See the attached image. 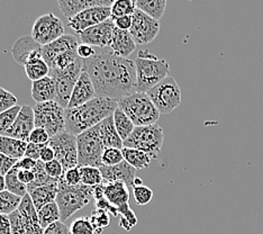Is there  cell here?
Returning <instances> with one entry per match:
<instances>
[{
  "label": "cell",
  "instance_id": "f1b7e54d",
  "mask_svg": "<svg viewBox=\"0 0 263 234\" xmlns=\"http://www.w3.org/2000/svg\"><path fill=\"white\" fill-rule=\"evenodd\" d=\"M122 152L124 155V160L136 170H143L148 168L151 165L153 158L147 153L139 151V150L135 149H128V148H123Z\"/></svg>",
  "mask_w": 263,
  "mask_h": 234
},
{
  "label": "cell",
  "instance_id": "52a82bcc",
  "mask_svg": "<svg viewBox=\"0 0 263 234\" xmlns=\"http://www.w3.org/2000/svg\"><path fill=\"white\" fill-rule=\"evenodd\" d=\"M33 108L35 128L44 129L51 137L65 132V108L55 100L36 104Z\"/></svg>",
  "mask_w": 263,
  "mask_h": 234
},
{
  "label": "cell",
  "instance_id": "db71d44e",
  "mask_svg": "<svg viewBox=\"0 0 263 234\" xmlns=\"http://www.w3.org/2000/svg\"><path fill=\"white\" fill-rule=\"evenodd\" d=\"M116 28L121 29V31H129L133 24V16H123L118 17L116 20H114Z\"/></svg>",
  "mask_w": 263,
  "mask_h": 234
},
{
  "label": "cell",
  "instance_id": "83f0119b",
  "mask_svg": "<svg viewBox=\"0 0 263 234\" xmlns=\"http://www.w3.org/2000/svg\"><path fill=\"white\" fill-rule=\"evenodd\" d=\"M136 8L155 21L163 17L166 8V0H136Z\"/></svg>",
  "mask_w": 263,
  "mask_h": 234
},
{
  "label": "cell",
  "instance_id": "8992f818",
  "mask_svg": "<svg viewBox=\"0 0 263 234\" xmlns=\"http://www.w3.org/2000/svg\"><path fill=\"white\" fill-rule=\"evenodd\" d=\"M164 142L163 130L158 124L135 128L126 140L124 148L143 151L154 159H158Z\"/></svg>",
  "mask_w": 263,
  "mask_h": 234
},
{
  "label": "cell",
  "instance_id": "b9f144b4",
  "mask_svg": "<svg viewBox=\"0 0 263 234\" xmlns=\"http://www.w3.org/2000/svg\"><path fill=\"white\" fill-rule=\"evenodd\" d=\"M96 232H101L105 227H108L110 224V214L103 209H95L91 216H89Z\"/></svg>",
  "mask_w": 263,
  "mask_h": 234
},
{
  "label": "cell",
  "instance_id": "2e32d148",
  "mask_svg": "<svg viewBox=\"0 0 263 234\" xmlns=\"http://www.w3.org/2000/svg\"><path fill=\"white\" fill-rule=\"evenodd\" d=\"M15 61L25 67L26 64L37 61L42 57V46L33 40L32 36H23L18 39L11 49Z\"/></svg>",
  "mask_w": 263,
  "mask_h": 234
},
{
  "label": "cell",
  "instance_id": "277c9868",
  "mask_svg": "<svg viewBox=\"0 0 263 234\" xmlns=\"http://www.w3.org/2000/svg\"><path fill=\"white\" fill-rule=\"evenodd\" d=\"M93 198V187L85 185L69 186L61 178L58 184V196L55 203L58 204L61 215V222L68 221L71 216L87 206Z\"/></svg>",
  "mask_w": 263,
  "mask_h": 234
},
{
  "label": "cell",
  "instance_id": "9f6ffc18",
  "mask_svg": "<svg viewBox=\"0 0 263 234\" xmlns=\"http://www.w3.org/2000/svg\"><path fill=\"white\" fill-rule=\"evenodd\" d=\"M55 159V153H54V150H53L49 144H46V146L42 149L41 151V157L40 160L42 162H44V164H47V162H51Z\"/></svg>",
  "mask_w": 263,
  "mask_h": 234
},
{
  "label": "cell",
  "instance_id": "6da1fadb",
  "mask_svg": "<svg viewBox=\"0 0 263 234\" xmlns=\"http://www.w3.org/2000/svg\"><path fill=\"white\" fill-rule=\"evenodd\" d=\"M83 71L90 77L97 97L119 101L136 93L135 62L103 50L91 59L83 60Z\"/></svg>",
  "mask_w": 263,
  "mask_h": 234
},
{
  "label": "cell",
  "instance_id": "e0dca14e",
  "mask_svg": "<svg viewBox=\"0 0 263 234\" xmlns=\"http://www.w3.org/2000/svg\"><path fill=\"white\" fill-rule=\"evenodd\" d=\"M35 129V114L34 108L28 105H23L14 125L4 136L28 142L29 135Z\"/></svg>",
  "mask_w": 263,
  "mask_h": 234
},
{
  "label": "cell",
  "instance_id": "94428289",
  "mask_svg": "<svg viewBox=\"0 0 263 234\" xmlns=\"http://www.w3.org/2000/svg\"><path fill=\"white\" fill-rule=\"evenodd\" d=\"M142 185H143L142 179H141V178H139V177H136V178H135V180H134L133 187H136V186H142Z\"/></svg>",
  "mask_w": 263,
  "mask_h": 234
},
{
  "label": "cell",
  "instance_id": "836d02e7",
  "mask_svg": "<svg viewBox=\"0 0 263 234\" xmlns=\"http://www.w3.org/2000/svg\"><path fill=\"white\" fill-rule=\"evenodd\" d=\"M34 173H35V179L34 182L27 186L28 191L39 188V187H43V186H49V185H53V184H58L59 180H55L51 178L49 175H47L44 168V162H42L41 160L37 161L36 167L33 169Z\"/></svg>",
  "mask_w": 263,
  "mask_h": 234
},
{
  "label": "cell",
  "instance_id": "7a4b0ae2",
  "mask_svg": "<svg viewBox=\"0 0 263 234\" xmlns=\"http://www.w3.org/2000/svg\"><path fill=\"white\" fill-rule=\"evenodd\" d=\"M118 108V101L96 97L89 103L65 110V132L74 136L93 129L99 123L114 115Z\"/></svg>",
  "mask_w": 263,
  "mask_h": 234
},
{
  "label": "cell",
  "instance_id": "484cf974",
  "mask_svg": "<svg viewBox=\"0 0 263 234\" xmlns=\"http://www.w3.org/2000/svg\"><path fill=\"white\" fill-rule=\"evenodd\" d=\"M27 146L28 142L8 136H0V152L11 159L21 160L25 157Z\"/></svg>",
  "mask_w": 263,
  "mask_h": 234
},
{
  "label": "cell",
  "instance_id": "c3c4849f",
  "mask_svg": "<svg viewBox=\"0 0 263 234\" xmlns=\"http://www.w3.org/2000/svg\"><path fill=\"white\" fill-rule=\"evenodd\" d=\"M17 161L18 160L11 159V158L7 157V155H5L0 152V175H3V176L7 175V173L15 167Z\"/></svg>",
  "mask_w": 263,
  "mask_h": 234
},
{
  "label": "cell",
  "instance_id": "7402d4cb",
  "mask_svg": "<svg viewBox=\"0 0 263 234\" xmlns=\"http://www.w3.org/2000/svg\"><path fill=\"white\" fill-rule=\"evenodd\" d=\"M95 129L97 131L99 139L105 149L116 148L122 150L124 148V141L117 133L112 116L106 118L105 121L99 123L97 126H95Z\"/></svg>",
  "mask_w": 263,
  "mask_h": 234
},
{
  "label": "cell",
  "instance_id": "f6af8a7d",
  "mask_svg": "<svg viewBox=\"0 0 263 234\" xmlns=\"http://www.w3.org/2000/svg\"><path fill=\"white\" fill-rule=\"evenodd\" d=\"M50 139L51 136L44 129L35 128L31 133V135H29L28 143L39 144V146H46V144H49Z\"/></svg>",
  "mask_w": 263,
  "mask_h": 234
},
{
  "label": "cell",
  "instance_id": "7c38bea8",
  "mask_svg": "<svg viewBox=\"0 0 263 234\" xmlns=\"http://www.w3.org/2000/svg\"><path fill=\"white\" fill-rule=\"evenodd\" d=\"M49 146L54 150L55 159L63 166L64 171L78 167L77 136L63 132L51 137Z\"/></svg>",
  "mask_w": 263,
  "mask_h": 234
},
{
  "label": "cell",
  "instance_id": "11a10c76",
  "mask_svg": "<svg viewBox=\"0 0 263 234\" xmlns=\"http://www.w3.org/2000/svg\"><path fill=\"white\" fill-rule=\"evenodd\" d=\"M36 165H37V161L24 157L21 160L17 161V164L15 165L14 169H16V170H33L34 168L36 167Z\"/></svg>",
  "mask_w": 263,
  "mask_h": 234
},
{
  "label": "cell",
  "instance_id": "3957f363",
  "mask_svg": "<svg viewBox=\"0 0 263 234\" xmlns=\"http://www.w3.org/2000/svg\"><path fill=\"white\" fill-rule=\"evenodd\" d=\"M136 92L146 94L166 77L170 67L164 59L154 56L148 50H141L135 59Z\"/></svg>",
  "mask_w": 263,
  "mask_h": 234
},
{
  "label": "cell",
  "instance_id": "1f68e13d",
  "mask_svg": "<svg viewBox=\"0 0 263 234\" xmlns=\"http://www.w3.org/2000/svg\"><path fill=\"white\" fill-rule=\"evenodd\" d=\"M5 179L6 190H8L9 193L20 197H24L26 194H28L27 186L25 184H23L18 179V170H16L13 168V169L5 176Z\"/></svg>",
  "mask_w": 263,
  "mask_h": 234
},
{
  "label": "cell",
  "instance_id": "ee69618b",
  "mask_svg": "<svg viewBox=\"0 0 263 234\" xmlns=\"http://www.w3.org/2000/svg\"><path fill=\"white\" fill-rule=\"evenodd\" d=\"M17 97L8 90L0 87V114L9 111L10 108L17 106Z\"/></svg>",
  "mask_w": 263,
  "mask_h": 234
},
{
  "label": "cell",
  "instance_id": "d590c367",
  "mask_svg": "<svg viewBox=\"0 0 263 234\" xmlns=\"http://www.w3.org/2000/svg\"><path fill=\"white\" fill-rule=\"evenodd\" d=\"M22 198L23 197L9 193L8 190L2 191L0 193V214L9 215L18 209Z\"/></svg>",
  "mask_w": 263,
  "mask_h": 234
},
{
  "label": "cell",
  "instance_id": "ffe728a7",
  "mask_svg": "<svg viewBox=\"0 0 263 234\" xmlns=\"http://www.w3.org/2000/svg\"><path fill=\"white\" fill-rule=\"evenodd\" d=\"M78 46H79V42H78L76 36L64 34L62 38L54 41L53 43L42 46V57H43L44 61L50 67L53 60L57 57L70 51H77Z\"/></svg>",
  "mask_w": 263,
  "mask_h": 234
},
{
  "label": "cell",
  "instance_id": "8d00e7d4",
  "mask_svg": "<svg viewBox=\"0 0 263 234\" xmlns=\"http://www.w3.org/2000/svg\"><path fill=\"white\" fill-rule=\"evenodd\" d=\"M111 20H116L123 16H133L137 10L136 4L133 0H116L110 7Z\"/></svg>",
  "mask_w": 263,
  "mask_h": 234
},
{
  "label": "cell",
  "instance_id": "91938a15",
  "mask_svg": "<svg viewBox=\"0 0 263 234\" xmlns=\"http://www.w3.org/2000/svg\"><path fill=\"white\" fill-rule=\"evenodd\" d=\"M4 190H6V179L5 176L0 175V193Z\"/></svg>",
  "mask_w": 263,
  "mask_h": 234
},
{
  "label": "cell",
  "instance_id": "7dc6e473",
  "mask_svg": "<svg viewBox=\"0 0 263 234\" xmlns=\"http://www.w3.org/2000/svg\"><path fill=\"white\" fill-rule=\"evenodd\" d=\"M64 183L69 186H78L81 184V177H80V170L79 167L72 168V169H69L64 171V175L62 177Z\"/></svg>",
  "mask_w": 263,
  "mask_h": 234
},
{
  "label": "cell",
  "instance_id": "6f0895ef",
  "mask_svg": "<svg viewBox=\"0 0 263 234\" xmlns=\"http://www.w3.org/2000/svg\"><path fill=\"white\" fill-rule=\"evenodd\" d=\"M0 234H13L8 215L0 214Z\"/></svg>",
  "mask_w": 263,
  "mask_h": 234
},
{
  "label": "cell",
  "instance_id": "4316f807",
  "mask_svg": "<svg viewBox=\"0 0 263 234\" xmlns=\"http://www.w3.org/2000/svg\"><path fill=\"white\" fill-rule=\"evenodd\" d=\"M58 184L43 186V187H39L28 191L37 211L40 208L47 205V204L55 202L58 196Z\"/></svg>",
  "mask_w": 263,
  "mask_h": 234
},
{
  "label": "cell",
  "instance_id": "f546056e",
  "mask_svg": "<svg viewBox=\"0 0 263 234\" xmlns=\"http://www.w3.org/2000/svg\"><path fill=\"white\" fill-rule=\"evenodd\" d=\"M112 118L118 135L121 136V139L123 141H125L132 133H133V131L135 129L134 123L130 121V118L119 107L115 111V113H114Z\"/></svg>",
  "mask_w": 263,
  "mask_h": 234
},
{
  "label": "cell",
  "instance_id": "680465c9",
  "mask_svg": "<svg viewBox=\"0 0 263 234\" xmlns=\"http://www.w3.org/2000/svg\"><path fill=\"white\" fill-rule=\"evenodd\" d=\"M18 179L26 186L31 185L35 179V173L33 170H18Z\"/></svg>",
  "mask_w": 263,
  "mask_h": 234
},
{
  "label": "cell",
  "instance_id": "ab89813d",
  "mask_svg": "<svg viewBox=\"0 0 263 234\" xmlns=\"http://www.w3.org/2000/svg\"><path fill=\"white\" fill-rule=\"evenodd\" d=\"M96 230L87 216L76 219L70 226V234H95Z\"/></svg>",
  "mask_w": 263,
  "mask_h": 234
},
{
  "label": "cell",
  "instance_id": "f907efd6",
  "mask_svg": "<svg viewBox=\"0 0 263 234\" xmlns=\"http://www.w3.org/2000/svg\"><path fill=\"white\" fill-rule=\"evenodd\" d=\"M95 206L96 209H103V211L109 213L111 216H118V212H117V207H115L114 205L106 200V198H101V200L95 201Z\"/></svg>",
  "mask_w": 263,
  "mask_h": 234
},
{
  "label": "cell",
  "instance_id": "cb8c5ba5",
  "mask_svg": "<svg viewBox=\"0 0 263 234\" xmlns=\"http://www.w3.org/2000/svg\"><path fill=\"white\" fill-rule=\"evenodd\" d=\"M55 83L50 76L32 82V98L36 104L55 100Z\"/></svg>",
  "mask_w": 263,
  "mask_h": 234
},
{
  "label": "cell",
  "instance_id": "8fae6325",
  "mask_svg": "<svg viewBox=\"0 0 263 234\" xmlns=\"http://www.w3.org/2000/svg\"><path fill=\"white\" fill-rule=\"evenodd\" d=\"M63 35L64 26L61 20L53 13H47L35 21L31 36L41 46H45L62 38Z\"/></svg>",
  "mask_w": 263,
  "mask_h": 234
},
{
  "label": "cell",
  "instance_id": "9a60e30c",
  "mask_svg": "<svg viewBox=\"0 0 263 234\" xmlns=\"http://www.w3.org/2000/svg\"><path fill=\"white\" fill-rule=\"evenodd\" d=\"M115 27V23H114L111 18H109L108 21L88 28L78 35H79L82 44L106 49V47H109L110 45Z\"/></svg>",
  "mask_w": 263,
  "mask_h": 234
},
{
  "label": "cell",
  "instance_id": "e575fe53",
  "mask_svg": "<svg viewBox=\"0 0 263 234\" xmlns=\"http://www.w3.org/2000/svg\"><path fill=\"white\" fill-rule=\"evenodd\" d=\"M81 184L88 187H96L104 183L100 169L97 167H79Z\"/></svg>",
  "mask_w": 263,
  "mask_h": 234
},
{
  "label": "cell",
  "instance_id": "4dcf8cb0",
  "mask_svg": "<svg viewBox=\"0 0 263 234\" xmlns=\"http://www.w3.org/2000/svg\"><path fill=\"white\" fill-rule=\"evenodd\" d=\"M37 218L40 225L45 230L51 224L55 223L61 220V215H60V209L58 204L55 202L47 204V205L40 208L37 211Z\"/></svg>",
  "mask_w": 263,
  "mask_h": 234
},
{
  "label": "cell",
  "instance_id": "5bb4252c",
  "mask_svg": "<svg viewBox=\"0 0 263 234\" xmlns=\"http://www.w3.org/2000/svg\"><path fill=\"white\" fill-rule=\"evenodd\" d=\"M111 17L110 7H95L82 11L79 15L68 20V26L77 34L108 21Z\"/></svg>",
  "mask_w": 263,
  "mask_h": 234
},
{
  "label": "cell",
  "instance_id": "603a6c76",
  "mask_svg": "<svg viewBox=\"0 0 263 234\" xmlns=\"http://www.w3.org/2000/svg\"><path fill=\"white\" fill-rule=\"evenodd\" d=\"M109 47L116 56L127 59L136 49V44L128 31H121L115 27Z\"/></svg>",
  "mask_w": 263,
  "mask_h": 234
},
{
  "label": "cell",
  "instance_id": "9c48e42d",
  "mask_svg": "<svg viewBox=\"0 0 263 234\" xmlns=\"http://www.w3.org/2000/svg\"><path fill=\"white\" fill-rule=\"evenodd\" d=\"M83 68V60L78 59L77 61L64 70H51L50 77L55 83L57 97L55 101L67 110L71 95L73 93L76 83L79 79Z\"/></svg>",
  "mask_w": 263,
  "mask_h": 234
},
{
  "label": "cell",
  "instance_id": "30bf717a",
  "mask_svg": "<svg viewBox=\"0 0 263 234\" xmlns=\"http://www.w3.org/2000/svg\"><path fill=\"white\" fill-rule=\"evenodd\" d=\"M78 167H101L105 148L96 129L83 132L77 136Z\"/></svg>",
  "mask_w": 263,
  "mask_h": 234
},
{
  "label": "cell",
  "instance_id": "816d5d0a",
  "mask_svg": "<svg viewBox=\"0 0 263 234\" xmlns=\"http://www.w3.org/2000/svg\"><path fill=\"white\" fill-rule=\"evenodd\" d=\"M77 52H78V56H79V58L82 60H89L97 54V51L93 49V46L87 45V44H79Z\"/></svg>",
  "mask_w": 263,
  "mask_h": 234
},
{
  "label": "cell",
  "instance_id": "d4e9b609",
  "mask_svg": "<svg viewBox=\"0 0 263 234\" xmlns=\"http://www.w3.org/2000/svg\"><path fill=\"white\" fill-rule=\"evenodd\" d=\"M105 198L115 207H119L125 205V204H128V186L122 182L105 184Z\"/></svg>",
  "mask_w": 263,
  "mask_h": 234
},
{
  "label": "cell",
  "instance_id": "7bdbcfd3",
  "mask_svg": "<svg viewBox=\"0 0 263 234\" xmlns=\"http://www.w3.org/2000/svg\"><path fill=\"white\" fill-rule=\"evenodd\" d=\"M132 189H133V196L137 205L145 206L152 202L153 190L150 187H147L145 185H142L136 186V187H133Z\"/></svg>",
  "mask_w": 263,
  "mask_h": 234
},
{
  "label": "cell",
  "instance_id": "44dd1931",
  "mask_svg": "<svg viewBox=\"0 0 263 234\" xmlns=\"http://www.w3.org/2000/svg\"><path fill=\"white\" fill-rule=\"evenodd\" d=\"M62 14L71 20L82 11L95 7H111L112 0H60L58 3Z\"/></svg>",
  "mask_w": 263,
  "mask_h": 234
},
{
  "label": "cell",
  "instance_id": "681fc988",
  "mask_svg": "<svg viewBox=\"0 0 263 234\" xmlns=\"http://www.w3.org/2000/svg\"><path fill=\"white\" fill-rule=\"evenodd\" d=\"M43 234H70V227L65 225L63 222L59 221L46 227Z\"/></svg>",
  "mask_w": 263,
  "mask_h": 234
},
{
  "label": "cell",
  "instance_id": "4fadbf2b",
  "mask_svg": "<svg viewBox=\"0 0 263 234\" xmlns=\"http://www.w3.org/2000/svg\"><path fill=\"white\" fill-rule=\"evenodd\" d=\"M160 28V22L137 9L133 15V24L128 32L136 45H145L157 39Z\"/></svg>",
  "mask_w": 263,
  "mask_h": 234
},
{
  "label": "cell",
  "instance_id": "bcb514c9",
  "mask_svg": "<svg viewBox=\"0 0 263 234\" xmlns=\"http://www.w3.org/2000/svg\"><path fill=\"white\" fill-rule=\"evenodd\" d=\"M44 168L47 175L55 180H60L64 175V168L57 159L44 164Z\"/></svg>",
  "mask_w": 263,
  "mask_h": 234
},
{
  "label": "cell",
  "instance_id": "ba28073f",
  "mask_svg": "<svg viewBox=\"0 0 263 234\" xmlns=\"http://www.w3.org/2000/svg\"><path fill=\"white\" fill-rule=\"evenodd\" d=\"M161 115L170 114L181 104V90L175 78L166 77L146 93Z\"/></svg>",
  "mask_w": 263,
  "mask_h": 234
},
{
  "label": "cell",
  "instance_id": "f5cc1de1",
  "mask_svg": "<svg viewBox=\"0 0 263 234\" xmlns=\"http://www.w3.org/2000/svg\"><path fill=\"white\" fill-rule=\"evenodd\" d=\"M45 146H39V144H34V143H28L27 149H26V153L25 157L33 159L35 161H39L41 157V151Z\"/></svg>",
  "mask_w": 263,
  "mask_h": 234
},
{
  "label": "cell",
  "instance_id": "5b68a950",
  "mask_svg": "<svg viewBox=\"0 0 263 234\" xmlns=\"http://www.w3.org/2000/svg\"><path fill=\"white\" fill-rule=\"evenodd\" d=\"M118 107L134 123L135 128L157 124L161 114L144 93H133L118 101Z\"/></svg>",
  "mask_w": 263,
  "mask_h": 234
},
{
  "label": "cell",
  "instance_id": "d6a6232c",
  "mask_svg": "<svg viewBox=\"0 0 263 234\" xmlns=\"http://www.w3.org/2000/svg\"><path fill=\"white\" fill-rule=\"evenodd\" d=\"M24 68H25L27 78L32 80V82L43 79L50 75V67L44 61V59H40L37 61L28 63Z\"/></svg>",
  "mask_w": 263,
  "mask_h": 234
},
{
  "label": "cell",
  "instance_id": "60d3db41",
  "mask_svg": "<svg viewBox=\"0 0 263 234\" xmlns=\"http://www.w3.org/2000/svg\"><path fill=\"white\" fill-rule=\"evenodd\" d=\"M124 160V155L121 149L116 148H108L105 149L103 153V157H101V164L103 166L107 167H114L119 164H122Z\"/></svg>",
  "mask_w": 263,
  "mask_h": 234
},
{
  "label": "cell",
  "instance_id": "74e56055",
  "mask_svg": "<svg viewBox=\"0 0 263 234\" xmlns=\"http://www.w3.org/2000/svg\"><path fill=\"white\" fill-rule=\"evenodd\" d=\"M119 216V225L125 231H130L137 224V218L133 209L129 207V204L117 207Z\"/></svg>",
  "mask_w": 263,
  "mask_h": 234
},
{
  "label": "cell",
  "instance_id": "d6986e66",
  "mask_svg": "<svg viewBox=\"0 0 263 234\" xmlns=\"http://www.w3.org/2000/svg\"><path fill=\"white\" fill-rule=\"evenodd\" d=\"M96 97H97V94H96V89L90 77H89L86 71L82 70L79 79H78L74 86L73 93L71 95L68 108L71 110V108L82 106L95 99Z\"/></svg>",
  "mask_w": 263,
  "mask_h": 234
},
{
  "label": "cell",
  "instance_id": "f35d334b",
  "mask_svg": "<svg viewBox=\"0 0 263 234\" xmlns=\"http://www.w3.org/2000/svg\"><path fill=\"white\" fill-rule=\"evenodd\" d=\"M21 110L22 106L17 105L13 108H10L9 111L0 114V136L6 135V133L11 129V126L14 125Z\"/></svg>",
  "mask_w": 263,
  "mask_h": 234
},
{
  "label": "cell",
  "instance_id": "ac0fdd59",
  "mask_svg": "<svg viewBox=\"0 0 263 234\" xmlns=\"http://www.w3.org/2000/svg\"><path fill=\"white\" fill-rule=\"evenodd\" d=\"M99 169L104 179L103 184L122 182L126 184L128 187L133 188L134 180L136 178V169L128 165L126 161H123L122 164L114 167L101 166Z\"/></svg>",
  "mask_w": 263,
  "mask_h": 234
}]
</instances>
